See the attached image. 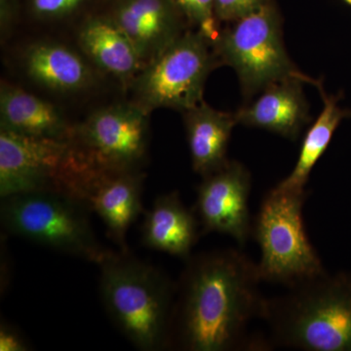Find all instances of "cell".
<instances>
[{
    "label": "cell",
    "mask_w": 351,
    "mask_h": 351,
    "mask_svg": "<svg viewBox=\"0 0 351 351\" xmlns=\"http://www.w3.org/2000/svg\"><path fill=\"white\" fill-rule=\"evenodd\" d=\"M193 169L201 177L212 174L228 162V147L235 113L221 112L204 101L182 113Z\"/></svg>",
    "instance_id": "ac0fdd59"
},
{
    "label": "cell",
    "mask_w": 351,
    "mask_h": 351,
    "mask_svg": "<svg viewBox=\"0 0 351 351\" xmlns=\"http://www.w3.org/2000/svg\"><path fill=\"white\" fill-rule=\"evenodd\" d=\"M323 100V108L319 117L311 124L302 140L301 151L294 169L276 186L281 191L304 193L309 176L314 166L327 151L335 131L341 120L351 117V110H343L339 106V97L328 95L322 82L315 85Z\"/></svg>",
    "instance_id": "d6986e66"
},
{
    "label": "cell",
    "mask_w": 351,
    "mask_h": 351,
    "mask_svg": "<svg viewBox=\"0 0 351 351\" xmlns=\"http://www.w3.org/2000/svg\"><path fill=\"white\" fill-rule=\"evenodd\" d=\"M269 0H213L214 14L219 24L235 22L257 10Z\"/></svg>",
    "instance_id": "7402d4cb"
},
{
    "label": "cell",
    "mask_w": 351,
    "mask_h": 351,
    "mask_svg": "<svg viewBox=\"0 0 351 351\" xmlns=\"http://www.w3.org/2000/svg\"><path fill=\"white\" fill-rule=\"evenodd\" d=\"M213 45L201 32L186 31L145 64L129 90L145 112L172 108L184 113L203 101L208 76L219 66Z\"/></svg>",
    "instance_id": "ba28073f"
},
{
    "label": "cell",
    "mask_w": 351,
    "mask_h": 351,
    "mask_svg": "<svg viewBox=\"0 0 351 351\" xmlns=\"http://www.w3.org/2000/svg\"><path fill=\"white\" fill-rule=\"evenodd\" d=\"M257 263L237 249L200 253L186 261L173 309L170 348L230 351L258 348L247 327L263 318L265 298Z\"/></svg>",
    "instance_id": "6da1fadb"
},
{
    "label": "cell",
    "mask_w": 351,
    "mask_h": 351,
    "mask_svg": "<svg viewBox=\"0 0 351 351\" xmlns=\"http://www.w3.org/2000/svg\"><path fill=\"white\" fill-rule=\"evenodd\" d=\"M251 174L246 166L228 160L221 169L202 178L193 208L201 234L230 235L243 246L253 232L249 210Z\"/></svg>",
    "instance_id": "30bf717a"
},
{
    "label": "cell",
    "mask_w": 351,
    "mask_h": 351,
    "mask_svg": "<svg viewBox=\"0 0 351 351\" xmlns=\"http://www.w3.org/2000/svg\"><path fill=\"white\" fill-rule=\"evenodd\" d=\"M88 0H31L34 17L43 21L66 19L80 11Z\"/></svg>",
    "instance_id": "44dd1931"
},
{
    "label": "cell",
    "mask_w": 351,
    "mask_h": 351,
    "mask_svg": "<svg viewBox=\"0 0 351 351\" xmlns=\"http://www.w3.org/2000/svg\"><path fill=\"white\" fill-rule=\"evenodd\" d=\"M191 27L213 44L221 32V24L215 17L213 0H173Z\"/></svg>",
    "instance_id": "ffe728a7"
},
{
    "label": "cell",
    "mask_w": 351,
    "mask_h": 351,
    "mask_svg": "<svg viewBox=\"0 0 351 351\" xmlns=\"http://www.w3.org/2000/svg\"><path fill=\"white\" fill-rule=\"evenodd\" d=\"M89 213L82 201L48 191L7 196L0 203L7 234L99 265L113 252L97 239Z\"/></svg>",
    "instance_id": "5b68a950"
},
{
    "label": "cell",
    "mask_w": 351,
    "mask_h": 351,
    "mask_svg": "<svg viewBox=\"0 0 351 351\" xmlns=\"http://www.w3.org/2000/svg\"><path fill=\"white\" fill-rule=\"evenodd\" d=\"M77 43L95 68L117 78L125 89L144 69L137 50L110 14L85 20L77 32Z\"/></svg>",
    "instance_id": "5bb4252c"
},
{
    "label": "cell",
    "mask_w": 351,
    "mask_h": 351,
    "mask_svg": "<svg viewBox=\"0 0 351 351\" xmlns=\"http://www.w3.org/2000/svg\"><path fill=\"white\" fill-rule=\"evenodd\" d=\"M145 180L142 170H97L85 189V205L100 217L119 251H129L127 233L143 213Z\"/></svg>",
    "instance_id": "8fae6325"
},
{
    "label": "cell",
    "mask_w": 351,
    "mask_h": 351,
    "mask_svg": "<svg viewBox=\"0 0 351 351\" xmlns=\"http://www.w3.org/2000/svg\"><path fill=\"white\" fill-rule=\"evenodd\" d=\"M306 197V191L274 186L263 198L252 232L261 248L257 265L262 281L289 288L326 271L304 228Z\"/></svg>",
    "instance_id": "52a82bcc"
},
{
    "label": "cell",
    "mask_w": 351,
    "mask_h": 351,
    "mask_svg": "<svg viewBox=\"0 0 351 351\" xmlns=\"http://www.w3.org/2000/svg\"><path fill=\"white\" fill-rule=\"evenodd\" d=\"M100 295L113 324L138 350L170 348L177 284L128 252H113L99 265Z\"/></svg>",
    "instance_id": "3957f363"
},
{
    "label": "cell",
    "mask_w": 351,
    "mask_h": 351,
    "mask_svg": "<svg viewBox=\"0 0 351 351\" xmlns=\"http://www.w3.org/2000/svg\"><path fill=\"white\" fill-rule=\"evenodd\" d=\"M75 125L50 101L1 82L0 129L29 137L71 138Z\"/></svg>",
    "instance_id": "e0dca14e"
},
{
    "label": "cell",
    "mask_w": 351,
    "mask_h": 351,
    "mask_svg": "<svg viewBox=\"0 0 351 351\" xmlns=\"http://www.w3.org/2000/svg\"><path fill=\"white\" fill-rule=\"evenodd\" d=\"M142 242L147 248L164 252L184 261L201 234L195 209H189L178 191L165 193L154 200L145 214L142 223Z\"/></svg>",
    "instance_id": "2e32d148"
},
{
    "label": "cell",
    "mask_w": 351,
    "mask_h": 351,
    "mask_svg": "<svg viewBox=\"0 0 351 351\" xmlns=\"http://www.w3.org/2000/svg\"><path fill=\"white\" fill-rule=\"evenodd\" d=\"M21 64L32 82L56 93L84 91L95 80L93 66L86 58L56 41L29 44L23 51Z\"/></svg>",
    "instance_id": "9a60e30c"
},
{
    "label": "cell",
    "mask_w": 351,
    "mask_h": 351,
    "mask_svg": "<svg viewBox=\"0 0 351 351\" xmlns=\"http://www.w3.org/2000/svg\"><path fill=\"white\" fill-rule=\"evenodd\" d=\"M110 15L145 66L188 31V22L173 0H117Z\"/></svg>",
    "instance_id": "7c38bea8"
},
{
    "label": "cell",
    "mask_w": 351,
    "mask_h": 351,
    "mask_svg": "<svg viewBox=\"0 0 351 351\" xmlns=\"http://www.w3.org/2000/svg\"><path fill=\"white\" fill-rule=\"evenodd\" d=\"M301 78L290 77L272 83L255 100L235 112L237 123L263 129L295 141L308 124V105Z\"/></svg>",
    "instance_id": "4fadbf2b"
},
{
    "label": "cell",
    "mask_w": 351,
    "mask_h": 351,
    "mask_svg": "<svg viewBox=\"0 0 351 351\" xmlns=\"http://www.w3.org/2000/svg\"><path fill=\"white\" fill-rule=\"evenodd\" d=\"M149 114L133 101L98 108L75 124L71 140L98 170H142Z\"/></svg>",
    "instance_id": "9c48e42d"
},
{
    "label": "cell",
    "mask_w": 351,
    "mask_h": 351,
    "mask_svg": "<svg viewBox=\"0 0 351 351\" xmlns=\"http://www.w3.org/2000/svg\"><path fill=\"white\" fill-rule=\"evenodd\" d=\"M345 1L346 2V3L350 4L351 5V0H345Z\"/></svg>",
    "instance_id": "cb8c5ba5"
},
{
    "label": "cell",
    "mask_w": 351,
    "mask_h": 351,
    "mask_svg": "<svg viewBox=\"0 0 351 351\" xmlns=\"http://www.w3.org/2000/svg\"><path fill=\"white\" fill-rule=\"evenodd\" d=\"M212 45L219 63L234 69L246 101L286 78H301L313 85L317 82L291 61L284 46L280 14L270 0L221 29Z\"/></svg>",
    "instance_id": "8992f818"
},
{
    "label": "cell",
    "mask_w": 351,
    "mask_h": 351,
    "mask_svg": "<svg viewBox=\"0 0 351 351\" xmlns=\"http://www.w3.org/2000/svg\"><path fill=\"white\" fill-rule=\"evenodd\" d=\"M265 300L270 343L306 351H351V274L327 271Z\"/></svg>",
    "instance_id": "7a4b0ae2"
},
{
    "label": "cell",
    "mask_w": 351,
    "mask_h": 351,
    "mask_svg": "<svg viewBox=\"0 0 351 351\" xmlns=\"http://www.w3.org/2000/svg\"><path fill=\"white\" fill-rule=\"evenodd\" d=\"M97 170L71 138L29 137L0 129L1 198L48 191L84 203L85 188Z\"/></svg>",
    "instance_id": "277c9868"
},
{
    "label": "cell",
    "mask_w": 351,
    "mask_h": 351,
    "mask_svg": "<svg viewBox=\"0 0 351 351\" xmlns=\"http://www.w3.org/2000/svg\"><path fill=\"white\" fill-rule=\"evenodd\" d=\"M31 346L23 336L22 332L2 321L0 324V351H27Z\"/></svg>",
    "instance_id": "603a6c76"
}]
</instances>
